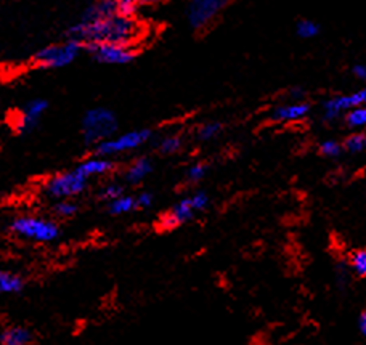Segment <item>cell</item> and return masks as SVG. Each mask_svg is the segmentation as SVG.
Masks as SVG:
<instances>
[{"label":"cell","mask_w":366,"mask_h":345,"mask_svg":"<svg viewBox=\"0 0 366 345\" xmlns=\"http://www.w3.org/2000/svg\"><path fill=\"white\" fill-rule=\"evenodd\" d=\"M145 25L140 20H129L113 15L92 21L77 20L71 26H68L65 39L76 40L82 47L94 44H118L137 47L139 40L145 36Z\"/></svg>","instance_id":"1"},{"label":"cell","mask_w":366,"mask_h":345,"mask_svg":"<svg viewBox=\"0 0 366 345\" xmlns=\"http://www.w3.org/2000/svg\"><path fill=\"white\" fill-rule=\"evenodd\" d=\"M11 237L34 244H51L61 237L60 223L50 215L18 214L8 222Z\"/></svg>","instance_id":"2"},{"label":"cell","mask_w":366,"mask_h":345,"mask_svg":"<svg viewBox=\"0 0 366 345\" xmlns=\"http://www.w3.org/2000/svg\"><path fill=\"white\" fill-rule=\"evenodd\" d=\"M119 118L106 106L89 108L81 118V137L87 148H96L103 142L118 135Z\"/></svg>","instance_id":"3"},{"label":"cell","mask_w":366,"mask_h":345,"mask_svg":"<svg viewBox=\"0 0 366 345\" xmlns=\"http://www.w3.org/2000/svg\"><path fill=\"white\" fill-rule=\"evenodd\" d=\"M92 180H89L76 165L72 169L56 172V174L45 178V182L41 187L42 196L47 198L51 203H58V201L77 199L87 193L90 188Z\"/></svg>","instance_id":"4"},{"label":"cell","mask_w":366,"mask_h":345,"mask_svg":"<svg viewBox=\"0 0 366 345\" xmlns=\"http://www.w3.org/2000/svg\"><path fill=\"white\" fill-rule=\"evenodd\" d=\"M209 206V194L204 189H198V192L188 194V196H183L169 211H165L158 218V230L159 232H172V230L191 222L194 215L199 214V212H204Z\"/></svg>","instance_id":"5"},{"label":"cell","mask_w":366,"mask_h":345,"mask_svg":"<svg viewBox=\"0 0 366 345\" xmlns=\"http://www.w3.org/2000/svg\"><path fill=\"white\" fill-rule=\"evenodd\" d=\"M84 47L76 40L63 39L60 42H53L44 45L39 50L34 51L31 58V66L34 69H45V71H56V69H65L74 65Z\"/></svg>","instance_id":"6"},{"label":"cell","mask_w":366,"mask_h":345,"mask_svg":"<svg viewBox=\"0 0 366 345\" xmlns=\"http://www.w3.org/2000/svg\"><path fill=\"white\" fill-rule=\"evenodd\" d=\"M153 130L148 127H140L114 135L110 140L103 142L101 145L92 149V151H94L95 156L116 161L118 156H124V154L139 151V149L148 145V143H153Z\"/></svg>","instance_id":"7"},{"label":"cell","mask_w":366,"mask_h":345,"mask_svg":"<svg viewBox=\"0 0 366 345\" xmlns=\"http://www.w3.org/2000/svg\"><path fill=\"white\" fill-rule=\"evenodd\" d=\"M50 108V103L47 99H36L27 100L25 105H21L16 109L15 114H11L10 118V127L16 135L26 137L31 135L34 130L39 127V124L42 123L45 114H47Z\"/></svg>","instance_id":"8"},{"label":"cell","mask_w":366,"mask_h":345,"mask_svg":"<svg viewBox=\"0 0 366 345\" xmlns=\"http://www.w3.org/2000/svg\"><path fill=\"white\" fill-rule=\"evenodd\" d=\"M84 51L99 65L105 66H127L140 55L139 47L118 44H94L84 47Z\"/></svg>","instance_id":"9"},{"label":"cell","mask_w":366,"mask_h":345,"mask_svg":"<svg viewBox=\"0 0 366 345\" xmlns=\"http://www.w3.org/2000/svg\"><path fill=\"white\" fill-rule=\"evenodd\" d=\"M228 5L230 2L227 0H193L185 8L188 26L196 32L208 30Z\"/></svg>","instance_id":"10"},{"label":"cell","mask_w":366,"mask_h":345,"mask_svg":"<svg viewBox=\"0 0 366 345\" xmlns=\"http://www.w3.org/2000/svg\"><path fill=\"white\" fill-rule=\"evenodd\" d=\"M366 105V87L353 92L348 95H339L334 99H329L323 103V119L326 123H333L341 116V113L352 111L360 106Z\"/></svg>","instance_id":"11"},{"label":"cell","mask_w":366,"mask_h":345,"mask_svg":"<svg viewBox=\"0 0 366 345\" xmlns=\"http://www.w3.org/2000/svg\"><path fill=\"white\" fill-rule=\"evenodd\" d=\"M154 163L150 156L141 154L134 158L122 170V183L125 187H139L153 174Z\"/></svg>","instance_id":"12"},{"label":"cell","mask_w":366,"mask_h":345,"mask_svg":"<svg viewBox=\"0 0 366 345\" xmlns=\"http://www.w3.org/2000/svg\"><path fill=\"white\" fill-rule=\"evenodd\" d=\"M76 168L81 170L89 180H94V178L113 175L114 172L118 170V163L114 159H108V158H101L92 154L89 158L79 161Z\"/></svg>","instance_id":"13"},{"label":"cell","mask_w":366,"mask_h":345,"mask_svg":"<svg viewBox=\"0 0 366 345\" xmlns=\"http://www.w3.org/2000/svg\"><path fill=\"white\" fill-rule=\"evenodd\" d=\"M310 105L307 101L301 103H289V105H279L272 109L270 119L273 123H294L301 120L310 113Z\"/></svg>","instance_id":"14"},{"label":"cell","mask_w":366,"mask_h":345,"mask_svg":"<svg viewBox=\"0 0 366 345\" xmlns=\"http://www.w3.org/2000/svg\"><path fill=\"white\" fill-rule=\"evenodd\" d=\"M34 332L27 326L11 325L0 332V345H31Z\"/></svg>","instance_id":"15"},{"label":"cell","mask_w":366,"mask_h":345,"mask_svg":"<svg viewBox=\"0 0 366 345\" xmlns=\"http://www.w3.org/2000/svg\"><path fill=\"white\" fill-rule=\"evenodd\" d=\"M25 289V276L11 270H0V296H18Z\"/></svg>","instance_id":"16"},{"label":"cell","mask_w":366,"mask_h":345,"mask_svg":"<svg viewBox=\"0 0 366 345\" xmlns=\"http://www.w3.org/2000/svg\"><path fill=\"white\" fill-rule=\"evenodd\" d=\"M154 149L163 156H172V154L180 153L183 146H185V138L180 134H165L161 137H156L153 140Z\"/></svg>","instance_id":"17"},{"label":"cell","mask_w":366,"mask_h":345,"mask_svg":"<svg viewBox=\"0 0 366 345\" xmlns=\"http://www.w3.org/2000/svg\"><path fill=\"white\" fill-rule=\"evenodd\" d=\"M106 211H108V214L113 217H122V215L132 214V212L139 211L137 209L135 194L125 193L124 196L118 198L116 201H113V203H110V204H106Z\"/></svg>","instance_id":"18"},{"label":"cell","mask_w":366,"mask_h":345,"mask_svg":"<svg viewBox=\"0 0 366 345\" xmlns=\"http://www.w3.org/2000/svg\"><path fill=\"white\" fill-rule=\"evenodd\" d=\"M125 194V185L122 182L118 180H110L106 182L105 185L99 188L96 192V199L103 204H110L113 201H116L118 198H121Z\"/></svg>","instance_id":"19"},{"label":"cell","mask_w":366,"mask_h":345,"mask_svg":"<svg viewBox=\"0 0 366 345\" xmlns=\"http://www.w3.org/2000/svg\"><path fill=\"white\" fill-rule=\"evenodd\" d=\"M79 212H81V204L76 199L51 203V217H56L58 220H68V218L76 217Z\"/></svg>","instance_id":"20"},{"label":"cell","mask_w":366,"mask_h":345,"mask_svg":"<svg viewBox=\"0 0 366 345\" xmlns=\"http://www.w3.org/2000/svg\"><path fill=\"white\" fill-rule=\"evenodd\" d=\"M146 2H137V0H118L116 15L129 20H140L141 10L146 7Z\"/></svg>","instance_id":"21"},{"label":"cell","mask_w":366,"mask_h":345,"mask_svg":"<svg viewBox=\"0 0 366 345\" xmlns=\"http://www.w3.org/2000/svg\"><path fill=\"white\" fill-rule=\"evenodd\" d=\"M222 130H224V124L219 123V120H209V123L199 125L196 137L198 140L201 142H210L215 140V138L222 134Z\"/></svg>","instance_id":"22"},{"label":"cell","mask_w":366,"mask_h":345,"mask_svg":"<svg viewBox=\"0 0 366 345\" xmlns=\"http://www.w3.org/2000/svg\"><path fill=\"white\" fill-rule=\"evenodd\" d=\"M208 172H209L208 164L194 163L187 169L185 178H187V182L190 183V185H198V183H201L204 180L206 175H208Z\"/></svg>","instance_id":"23"},{"label":"cell","mask_w":366,"mask_h":345,"mask_svg":"<svg viewBox=\"0 0 366 345\" xmlns=\"http://www.w3.org/2000/svg\"><path fill=\"white\" fill-rule=\"evenodd\" d=\"M296 34L301 39H313L320 34V25L312 20H299L296 25Z\"/></svg>","instance_id":"24"},{"label":"cell","mask_w":366,"mask_h":345,"mask_svg":"<svg viewBox=\"0 0 366 345\" xmlns=\"http://www.w3.org/2000/svg\"><path fill=\"white\" fill-rule=\"evenodd\" d=\"M344 149L348 153H360L366 149V134L365 132H355V134L348 135L344 142Z\"/></svg>","instance_id":"25"},{"label":"cell","mask_w":366,"mask_h":345,"mask_svg":"<svg viewBox=\"0 0 366 345\" xmlns=\"http://www.w3.org/2000/svg\"><path fill=\"white\" fill-rule=\"evenodd\" d=\"M348 263H351V268L358 276H366V249H357L351 252Z\"/></svg>","instance_id":"26"},{"label":"cell","mask_w":366,"mask_h":345,"mask_svg":"<svg viewBox=\"0 0 366 345\" xmlns=\"http://www.w3.org/2000/svg\"><path fill=\"white\" fill-rule=\"evenodd\" d=\"M346 124L352 129L365 127L366 125V105L348 111V114L346 116Z\"/></svg>","instance_id":"27"},{"label":"cell","mask_w":366,"mask_h":345,"mask_svg":"<svg viewBox=\"0 0 366 345\" xmlns=\"http://www.w3.org/2000/svg\"><path fill=\"white\" fill-rule=\"evenodd\" d=\"M154 193L150 192V189H141L135 194V201H137V209L139 211H146L151 209L154 206Z\"/></svg>","instance_id":"28"},{"label":"cell","mask_w":366,"mask_h":345,"mask_svg":"<svg viewBox=\"0 0 366 345\" xmlns=\"http://www.w3.org/2000/svg\"><path fill=\"white\" fill-rule=\"evenodd\" d=\"M342 149H344V146H342L341 143H337L336 140H326L320 145V153L326 158H339Z\"/></svg>","instance_id":"29"},{"label":"cell","mask_w":366,"mask_h":345,"mask_svg":"<svg viewBox=\"0 0 366 345\" xmlns=\"http://www.w3.org/2000/svg\"><path fill=\"white\" fill-rule=\"evenodd\" d=\"M304 95H305V92L302 90V87H294V89H291V92H289L291 100L296 101V103L304 101V100H302V99H304Z\"/></svg>","instance_id":"30"},{"label":"cell","mask_w":366,"mask_h":345,"mask_svg":"<svg viewBox=\"0 0 366 345\" xmlns=\"http://www.w3.org/2000/svg\"><path fill=\"white\" fill-rule=\"evenodd\" d=\"M352 73L357 79L365 80L366 82V65H355L352 68Z\"/></svg>","instance_id":"31"},{"label":"cell","mask_w":366,"mask_h":345,"mask_svg":"<svg viewBox=\"0 0 366 345\" xmlns=\"http://www.w3.org/2000/svg\"><path fill=\"white\" fill-rule=\"evenodd\" d=\"M358 327H360V331H362V334L366 336V310H365V312H363L362 315H360Z\"/></svg>","instance_id":"32"}]
</instances>
